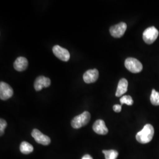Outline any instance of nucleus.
<instances>
[{
    "instance_id": "obj_5",
    "label": "nucleus",
    "mask_w": 159,
    "mask_h": 159,
    "mask_svg": "<svg viewBox=\"0 0 159 159\" xmlns=\"http://www.w3.org/2000/svg\"><path fill=\"white\" fill-rule=\"evenodd\" d=\"M127 29V24L121 22L110 28V33L114 38H120L125 33Z\"/></svg>"
},
{
    "instance_id": "obj_7",
    "label": "nucleus",
    "mask_w": 159,
    "mask_h": 159,
    "mask_svg": "<svg viewBox=\"0 0 159 159\" xmlns=\"http://www.w3.org/2000/svg\"><path fill=\"white\" fill-rule=\"evenodd\" d=\"M31 136L37 142L41 144L47 146L51 143L50 138L43 134L38 129H34L31 133Z\"/></svg>"
},
{
    "instance_id": "obj_12",
    "label": "nucleus",
    "mask_w": 159,
    "mask_h": 159,
    "mask_svg": "<svg viewBox=\"0 0 159 159\" xmlns=\"http://www.w3.org/2000/svg\"><path fill=\"white\" fill-rule=\"evenodd\" d=\"M28 64L29 62L26 58L18 57L14 63V67L18 71H23L27 69Z\"/></svg>"
},
{
    "instance_id": "obj_15",
    "label": "nucleus",
    "mask_w": 159,
    "mask_h": 159,
    "mask_svg": "<svg viewBox=\"0 0 159 159\" xmlns=\"http://www.w3.org/2000/svg\"><path fill=\"white\" fill-rule=\"evenodd\" d=\"M102 153L105 156L106 159H116L118 157L119 153L116 150H102Z\"/></svg>"
},
{
    "instance_id": "obj_16",
    "label": "nucleus",
    "mask_w": 159,
    "mask_h": 159,
    "mask_svg": "<svg viewBox=\"0 0 159 159\" xmlns=\"http://www.w3.org/2000/svg\"><path fill=\"white\" fill-rule=\"evenodd\" d=\"M150 102L154 106H159V93L154 89L152 90L150 96Z\"/></svg>"
},
{
    "instance_id": "obj_17",
    "label": "nucleus",
    "mask_w": 159,
    "mask_h": 159,
    "mask_svg": "<svg viewBox=\"0 0 159 159\" xmlns=\"http://www.w3.org/2000/svg\"><path fill=\"white\" fill-rule=\"evenodd\" d=\"M120 102H121V104H125L128 106H131L133 104V100L131 98L130 96H124L122 97L120 99Z\"/></svg>"
},
{
    "instance_id": "obj_11",
    "label": "nucleus",
    "mask_w": 159,
    "mask_h": 159,
    "mask_svg": "<svg viewBox=\"0 0 159 159\" xmlns=\"http://www.w3.org/2000/svg\"><path fill=\"white\" fill-rule=\"evenodd\" d=\"M93 130L100 135H106L108 133V129L106 127L105 122L102 120H97L93 126Z\"/></svg>"
},
{
    "instance_id": "obj_2",
    "label": "nucleus",
    "mask_w": 159,
    "mask_h": 159,
    "mask_svg": "<svg viewBox=\"0 0 159 159\" xmlns=\"http://www.w3.org/2000/svg\"><path fill=\"white\" fill-rule=\"evenodd\" d=\"M91 115L89 112L84 111L75 117L71 121V126L75 129H80L86 125L90 120Z\"/></svg>"
},
{
    "instance_id": "obj_8",
    "label": "nucleus",
    "mask_w": 159,
    "mask_h": 159,
    "mask_svg": "<svg viewBox=\"0 0 159 159\" xmlns=\"http://www.w3.org/2000/svg\"><path fill=\"white\" fill-rule=\"evenodd\" d=\"M13 95V90L11 87L5 82L0 83V98L2 100H7Z\"/></svg>"
},
{
    "instance_id": "obj_10",
    "label": "nucleus",
    "mask_w": 159,
    "mask_h": 159,
    "mask_svg": "<svg viewBox=\"0 0 159 159\" xmlns=\"http://www.w3.org/2000/svg\"><path fill=\"white\" fill-rule=\"evenodd\" d=\"M98 76V71L97 69L89 70L83 75V80L85 83H93L97 80Z\"/></svg>"
},
{
    "instance_id": "obj_3",
    "label": "nucleus",
    "mask_w": 159,
    "mask_h": 159,
    "mask_svg": "<svg viewBox=\"0 0 159 159\" xmlns=\"http://www.w3.org/2000/svg\"><path fill=\"white\" fill-rule=\"evenodd\" d=\"M125 68L133 73H140L143 70L142 64L134 58H127L125 60Z\"/></svg>"
},
{
    "instance_id": "obj_4",
    "label": "nucleus",
    "mask_w": 159,
    "mask_h": 159,
    "mask_svg": "<svg viewBox=\"0 0 159 159\" xmlns=\"http://www.w3.org/2000/svg\"><path fill=\"white\" fill-rule=\"evenodd\" d=\"M159 31L154 27H148L144 30L143 34V39L148 44H152L157 39L159 36Z\"/></svg>"
},
{
    "instance_id": "obj_1",
    "label": "nucleus",
    "mask_w": 159,
    "mask_h": 159,
    "mask_svg": "<svg viewBox=\"0 0 159 159\" xmlns=\"http://www.w3.org/2000/svg\"><path fill=\"white\" fill-rule=\"evenodd\" d=\"M154 134L153 125L147 124L144 126L143 129L137 133L136 138L137 141L141 144H146L150 142Z\"/></svg>"
},
{
    "instance_id": "obj_13",
    "label": "nucleus",
    "mask_w": 159,
    "mask_h": 159,
    "mask_svg": "<svg viewBox=\"0 0 159 159\" xmlns=\"http://www.w3.org/2000/svg\"><path fill=\"white\" fill-rule=\"evenodd\" d=\"M128 81L125 79H121L119 81L116 92V96L121 97L127 91Z\"/></svg>"
},
{
    "instance_id": "obj_20",
    "label": "nucleus",
    "mask_w": 159,
    "mask_h": 159,
    "mask_svg": "<svg viewBox=\"0 0 159 159\" xmlns=\"http://www.w3.org/2000/svg\"><path fill=\"white\" fill-rule=\"evenodd\" d=\"M82 159H93V157H91V156H90L89 154H85L84 155L83 157V158Z\"/></svg>"
},
{
    "instance_id": "obj_14",
    "label": "nucleus",
    "mask_w": 159,
    "mask_h": 159,
    "mask_svg": "<svg viewBox=\"0 0 159 159\" xmlns=\"http://www.w3.org/2000/svg\"><path fill=\"white\" fill-rule=\"evenodd\" d=\"M20 152L24 154H29L33 152V146L27 142H23L20 144Z\"/></svg>"
},
{
    "instance_id": "obj_19",
    "label": "nucleus",
    "mask_w": 159,
    "mask_h": 159,
    "mask_svg": "<svg viewBox=\"0 0 159 159\" xmlns=\"http://www.w3.org/2000/svg\"><path fill=\"white\" fill-rule=\"evenodd\" d=\"M113 110L116 113H119L121 110V105H119V104L114 105Z\"/></svg>"
},
{
    "instance_id": "obj_6",
    "label": "nucleus",
    "mask_w": 159,
    "mask_h": 159,
    "mask_svg": "<svg viewBox=\"0 0 159 159\" xmlns=\"http://www.w3.org/2000/svg\"><path fill=\"white\" fill-rule=\"evenodd\" d=\"M52 52L58 58L63 61H67L70 60V52L67 49L64 48L61 46L58 45L54 46L52 48Z\"/></svg>"
},
{
    "instance_id": "obj_18",
    "label": "nucleus",
    "mask_w": 159,
    "mask_h": 159,
    "mask_svg": "<svg viewBox=\"0 0 159 159\" xmlns=\"http://www.w3.org/2000/svg\"><path fill=\"white\" fill-rule=\"evenodd\" d=\"M7 126V123L6 120L1 119V120H0V133H1V136H2L4 134V130H5V129H6Z\"/></svg>"
},
{
    "instance_id": "obj_9",
    "label": "nucleus",
    "mask_w": 159,
    "mask_h": 159,
    "mask_svg": "<svg viewBox=\"0 0 159 159\" xmlns=\"http://www.w3.org/2000/svg\"><path fill=\"white\" fill-rule=\"evenodd\" d=\"M51 84V80L44 76L38 77L34 82V89L36 91H40L43 88H47Z\"/></svg>"
}]
</instances>
